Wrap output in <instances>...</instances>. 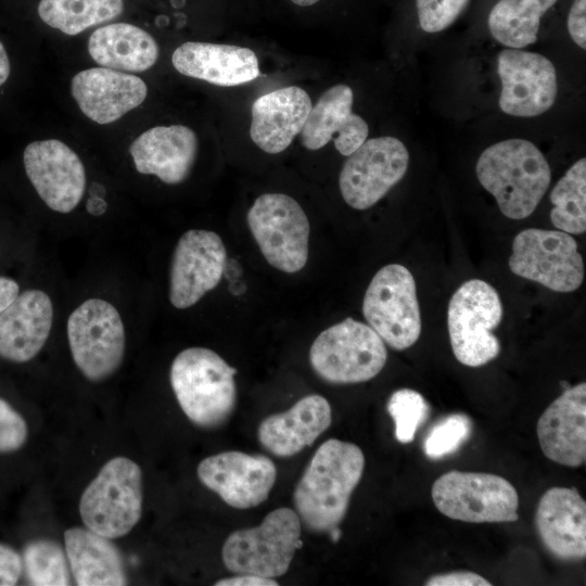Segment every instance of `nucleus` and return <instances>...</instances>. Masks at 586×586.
Masks as SVG:
<instances>
[{"mask_svg":"<svg viewBox=\"0 0 586 586\" xmlns=\"http://www.w3.org/2000/svg\"><path fill=\"white\" fill-rule=\"evenodd\" d=\"M364 469L365 456L357 445L336 438L323 442L294 488L293 502L301 523L314 533L339 526Z\"/></svg>","mask_w":586,"mask_h":586,"instance_id":"nucleus-1","label":"nucleus"},{"mask_svg":"<svg viewBox=\"0 0 586 586\" xmlns=\"http://www.w3.org/2000/svg\"><path fill=\"white\" fill-rule=\"evenodd\" d=\"M476 177L511 219L530 216L551 180L549 164L540 150L524 139H508L486 148L476 162Z\"/></svg>","mask_w":586,"mask_h":586,"instance_id":"nucleus-2","label":"nucleus"},{"mask_svg":"<svg viewBox=\"0 0 586 586\" xmlns=\"http://www.w3.org/2000/svg\"><path fill=\"white\" fill-rule=\"evenodd\" d=\"M237 369L205 347L181 351L170 367L176 399L195 425L214 429L231 417L237 404Z\"/></svg>","mask_w":586,"mask_h":586,"instance_id":"nucleus-3","label":"nucleus"},{"mask_svg":"<svg viewBox=\"0 0 586 586\" xmlns=\"http://www.w3.org/2000/svg\"><path fill=\"white\" fill-rule=\"evenodd\" d=\"M142 470L127 457L110 459L81 494L79 514L89 530L110 539L127 535L140 521Z\"/></svg>","mask_w":586,"mask_h":586,"instance_id":"nucleus-4","label":"nucleus"},{"mask_svg":"<svg viewBox=\"0 0 586 586\" xmlns=\"http://www.w3.org/2000/svg\"><path fill=\"white\" fill-rule=\"evenodd\" d=\"M302 523L295 510L270 511L257 526L232 532L221 549L226 569L235 574L276 578L286 573L301 540Z\"/></svg>","mask_w":586,"mask_h":586,"instance_id":"nucleus-5","label":"nucleus"},{"mask_svg":"<svg viewBox=\"0 0 586 586\" xmlns=\"http://www.w3.org/2000/svg\"><path fill=\"white\" fill-rule=\"evenodd\" d=\"M386 359L385 343L379 334L353 318L323 330L309 351L311 368L331 384L369 381L381 372Z\"/></svg>","mask_w":586,"mask_h":586,"instance_id":"nucleus-6","label":"nucleus"},{"mask_svg":"<svg viewBox=\"0 0 586 586\" xmlns=\"http://www.w3.org/2000/svg\"><path fill=\"white\" fill-rule=\"evenodd\" d=\"M501 318V300L489 283L472 279L460 285L447 311L449 340L457 360L468 367H481L495 359L500 343L493 330Z\"/></svg>","mask_w":586,"mask_h":586,"instance_id":"nucleus-7","label":"nucleus"},{"mask_svg":"<svg viewBox=\"0 0 586 586\" xmlns=\"http://www.w3.org/2000/svg\"><path fill=\"white\" fill-rule=\"evenodd\" d=\"M67 340L72 358L89 381L111 377L125 355V327L118 310L102 298H89L67 319Z\"/></svg>","mask_w":586,"mask_h":586,"instance_id":"nucleus-8","label":"nucleus"},{"mask_svg":"<svg viewBox=\"0 0 586 586\" xmlns=\"http://www.w3.org/2000/svg\"><path fill=\"white\" fill-rule=\"evenodd\" d=\"M437 510L449 519L470 523L514 522L519 519V495L505 477L454 470L432 486Z\"/></svg>","mask_w":586,"mask_h":586,"instance_id":"nucleus-9","label":"nucleus"},{"mask_svg":"<svg viewBox=\"0 0 586 586\" xmlns=\"http://www.w3.org/2000/svg\"><path fill=\"white\" fill-rule=\"evenodd\" d=\"M368 324L396 351L412 346L421 333L416 282L398 264L382 267L372 278L362 302Z\"/></svg>","mask_w":586,"mask_h":586,"instance_id":"nucleus-10","label":"nucleus"},{"mask_svg":"<svg viewBox=\"0 0 586 586\" xmlns=\"http://www.w3.org/2000/svg\"><path fill=\"white\" fill-rule=\"evenodd\" d=\"M247 225L272 267L294 273L306 265L310 227L293 198L282 193L259 195L247 212Z\"/></svg>","mask_w":586,"mask_h":586,"instance_id":"nucleus-11","label":"nucleus"},{"mask_svg":"<svg viewBox=\"0 0 586 586\" xmlns=\"http://www.w3.org/2000/svg\"><path fill=\"white\" fill-rule=\"evenodd\" d=\"M510 270L551 291L568 293L584 280V263L574 238L561 230L530 228L512 242Z\"/></svg>","mask_w":586,"mask_h":586,"instance_id":"nucleus-12","label":"nucleus"},{"mask_svg":"<svg viewBox=\"0 0 586 586\" xmlns=\"http://www.w3.org/2000/svg\"><path fill=\"white\" fill-rule=\"evenodd\" d=\"M408 165L409 153L399 139L383 136L366 140L342 167L341 194L351 207L367 209L402 180Z\"/></svg>","mask_w":586,"mask_h":586,"instance_id":"nucleus-13","label":"nucleus"},{"mask_svg":"<svg viewBox=\"0 0 586 586\" xmlns=\"http://www.w3.org/2000/svg\"><path fill=\"white\" fill-rule=\"evenodd\" d=\"M25 173L44 204L67 214L80 203L86 189V170L78 154L58 139L28 143L23 152Z\"/></svg>","mask_w":586,"mask_h":586,"instance_id":"nucleus-14","label":"nucleus"},{"mask_svg":"<svg viewBox=\"0 0 586 586\" xmlns=\"http://www.w3.org/2000/svg\"><path fill=\"white\" fill-rule=\"evenodd\" d=\"M501 81L500 110L515 117H534L547 112L558 91L557 72L546 56L522 49H504L497 58Z\"/></svg>","mask_w":586,"mask_h":586,"instance_id":"nucleus-15","label":"nucleus"},{"mask_svg":"<svg viewBox=\"0 0 586 586\" xmlns=\"http://www.w3.org/2000/svg\"><path fill=\"white\" fill-rule=\"evenodd\" d=\"M227 252L214 231L192 229L178 240L169 271V301L178 309L196 304L221 280Z\"/></svg>","mask_w":586,"mask_h":586,"instance_id":"nucleus-16","label":"nucleus"},{"mask_svg":"<svg viewBox=\"0 0 586 586\" xmlns=\"http://www.w3.org/2000/svg\"><path fill=\"white\" fill-rule=\"evenodd\" d=\"M196 474L200 482L228 506L244 510L268 498L277 479V468L264 455L228 450L204 458Z\"/></svg>","mask_w":586,"mask_h":586,"instance_id":"nucleus-17","label":"nucleus"},{"mask_svg":"<svg viewBox=\"0 0 586 586\" xmlns=\"http://www.w3.org/2000/svg\"><path fill=\"white\" fill-rule=\"evenodd\" d=\"M71 93L85 116L106 125L141 105L148 86L137 75L100 66L74 75Z\"/></svg>","mask_w":586,"mask_h":586,"instance_id":"nucleus-18","label":"nucleus"},{"mask_svg":"<svg viewBox=\"0 0 586 586\" xmlns=\"http://www.w3.org/2000/svg\"><path fill=\"white\" fill-rule=\"evenodd\" d=\"M353 103L349 86L337 84L327 89L311 107L300 132L304 148L316 151L333 140L335 149L344 156L356 151L367 140L369 127L353 112Z\"/></svg>","mask_w":586,"mask_h":586,"instance_id":"nucleus-19","label":"nucleus"},{"mask_svg":"<svg viewBox=\"0 0 586 586\" xmlns=\"http://www.w3.org/2000/svg\"><path fill=\"white\" fill-rule=\"evenodd\" d=\"M537 437L544 455L577 468L586 460V384L568 387L542 413Z\"/></svg>","mask_w":586,"mask_h":586,"instance_id":"nucleus-20","label":"nucleus"},{"mask_svg":"<svg viewBox=\"0 0 586 586\" xmlns=\"http://www.w3.org/2000/svg\"><path fill=\"white\" fill-rule=\"evenodd\" d=\"M198 153V137L184 125L155 126L129 145L135 168L156 176L166 184H178L189 176Z\"/></svg>","mask_w":586,"mask_h":586,"instance_id":"nucleus-21","label":"nucleus"},{"mask_svg":"<svg viewBox=\"0 0 586 586\" xmlns=\"http://www.w3.org/2000/svg\"><path fill=\"white\" fill-rule=\"evenodd\" d=\"M535 522L547 550L561 560L586 556V504L574 487L555 486L542 496Z\"/></svg>","mask_w":586,"mask_h":586,"instance_id":"nucleus-22","label":"nucleus"},{"mask_svg":"<svg viewBox=\"0 0 586 586\" xmlns=\"http://www.w3.org/2000/svg\"><path fill=\"white\" fill-rule=\"evenodd\" d=\"M53 323L50 296L37 289L25 290L0 314V357L27 362L44 346Z\"/></svg>","mask_w":586,"mask_h":586,"instance_id":"nucleus-23","label":"nucleus"},{"mask_svg":"<svg viewBox=\"0 0 586 586\" xmlns=\"http://www.w3.org/2000/svg\"><path fill=\"white\" fill-rule=\"evenodd\" d=\"M171 63L184 76L221 87L243 85L260 75L255 52L233 44L188 41L175 49Z\"/></svg>","mask_w":586,"mask_h":586,"instance_id":"nucleus-24","label":"nucleus"},{"mask_svg":"<svg viewBox=\"0 0 586 586\" xmlns=\"http://www.w3.org/2000/svg\"><path fill=\"white\" fill-rule=\"evenodd\" d=\"M311 107L309 94L297 86L260 95L251 109L252 141L266 153L283 152L300 135Z\"/></svg>","mask_w":586,"mask_h":586,"instance_id":"nucleus-25","label":"nucleus"},{"mask_svg":"<svg viewBox=\"0 0 586 586\" xmlns=\"http://www.w3.org/2000/svg\"><path fill=\"white\" fill-rule=\"evenodd\" d=\"M332 421L329 402L321 395H307L289 410L265 418L257 430L260 445L270 454L286 458L311 445Z\"/></svg>","mask_w":586,"mask_h":586,"instance_id":"nucleus-26","label":"nucleus"},{"mask_svg":"<svg viewBox=\"0 0 586 586\" xmlns=\"http://www.w3.org/2000/svg\"><path fill=\"white\" fill-rule=\"evenodd\" d=\"M64 546L69 569L77 585L122 586L127 584L122 553L110 538L86 526H73L64 532Z\"/></svg>","mask_w":586,"mask_h":586,"instance_id":"nucleus-27","label":"nucleus"},{"mask_svg":"<svg viewBox=\"0 0 586 586\" xmlns=\"http://www.w3.org/2000/svg\"><path fill=\"white\" fill-rule=\"evenodd\" d=\"M88 53L102 67L140 73L157 61L158 44L146 30L129 23H111L89 37Z\"/></svg>","mask_w":586,"mask_h":586,"instance_id":"nucleus-28","label":"nucleus"},{"mask_svg":"<svg viewBox=\"0 0 586 586\" xmlns=\"http://www.w3.org/2000/svg\"><path fill=\"white\" fill-rule=\"evenodd\" d=\"M558 0H499L488 15L492 36L511 49H522L537 40L540 17Z\"/></svg>","mask_w":586,"mask_h":586,"instance_id":"nucleus-29","label":"nucleus"},{"mask_svg":"<svg viewBox=\"0 0 586 586\" xmlns=\"http://www.w3.org/2000/svg\"><path fill=\"white\" fill-rule=\"evenodd\" d=\"M37 10L44 24L65 35L75 36L119 16L124 11V1L40 0Z\"/></svg>","mask_w":586,"mask_h":586,"instance_id":"nucleus-30","label":"nucleus"},{"mask_svg":"<svg viewBox=\"0 0 586 586\" xmlns=\"http://www.w3.org/2000/svg\"><path fill=\"white\" fill-rule=\"evenodd\" d=\"M552 225L569 234L586 230V160L576 161L556 183L551 193Z\"/></svg>","mask_w":586,"mask_h":586,"instance_id":"nucleus-31","label":"nucleus"},{"mask_svg":"<svg viewBox=\"0 0 586 586\" xmlns=\"http://www.w3.org/2000/svg\"><path fill=\"white\" fill-rule=\"evenodd\" d=\"M26 575L31 585L67 586L71 569L63 547L52 539H35L23 553Z\"/></svg>","mask_w":586,"mask_h":586,"instance_id":"nucleus-32","label":"nucleus"},{"mask_svg":"<svg viewBox=\"0 0 586 586\" xmlns=\"http://www.w3.org/2000/svg\"><path fill=\"white\" fill-rule=\"evenodd\" d=\"M429 405L424 397L411 388L395 391L387 402V411L395 423V437L402 444L411 443L416 432L426 420Z\"/></svg>","mask_w":586,"mask_h":586,"instance_id":"nucleus-33","label":"nucleus"},{"mask_svg":"<svg viewBox=\"0 0 586 586\" xmlns=\"http://www.w3.org/2000/svg\"><path fill=\"white\" fill-rule=\"evenodd\" d=\"M472 423L463 413H453L440 420L424 440V454L440 459L456 453L470 437Z\"/></svg>","mask_w":586,"mask_h":586,"instance_id":"nucleus-34","label":"nucleus"},{"mask_svg":"<svg viewBox=\"0 0 586 586\" xmlns=\"http://www.w3.org/2000/svg\"><path fill=\"white\" fill-rule=\"evenodd\" d=\"M470 0H416L420 27L438 33L449 27L467 8Z\"/></svg>","mask_w":586,"mask_h":586,"instance_id":"nucleus-35","label":"nucleus"},{"mask_svg":"<svg viewBox=\"0 0 586 586\" xmlns=\"http://www.w3.org/2000/svg\"><path fill=\"white\" fill-rule=\"evenodd\" d=\"M27 436L28 428L23 416L0 398V453L20 449Z\"/></svg>","mask_w":586,"mask_h":586,"instance_id":"nucleus-36","label":"nucleus"},{"mask_svg":"<svg viewBox=\"0 0 586 586\" xmlns=\"http://www.w3.org/2000/svg\"><path fill=\"white\" fill-rule=\"evenodd\" d=\"M22 571L23 561L18 552L0 543V586L16 585Z\"/></svg>","mask_w":586,"mask_h":586,"instance_id":"nucleus-37","label":"nucleus"},{"mask_svg":"<svg viewBox=\"0 0 586 586\" xmlns=\"http://www.w3.org/2000/svg\"><path fill=\"white\" fill-rule=\"evenodd\" d=\"M426 586H491L492 584L477 573L458 571L431 576Z\"/></svg>","mask_w":586,"mask_h":586,"instance_id":"nucleus-38","label":"nucleus"},{"mask_svg":"<svg viewBox=\"0 0 586 586\" xmlns=\"http://www.w3.org/2000/svg\"><path fill=\"white\" fill-rule=\"evenodd\" d=\"M568 30L572 40L586 49V0H574L568 16Z\"/></svg>","mask_w":586,"mask_h":586,"instance_id":"nucleus-39","label":"nucleus"},{"mask_svg":"<svg viewBox=\"0 0 586 586\" xmlns=\"http://www.w3.org/2000/svg\"><path fill=\"white\" fill-rule=\"evenodd\" d=\"M216 586H278L275 578L263 577L253 574H238L217 581Z\"/></svg>","mask_w":586,"mask_h":586,"instance_id":"nucleus-40","label":"nucleus"},{"mask_svg":"<svg viewBox=\"0 0 586 586\" xmlns=\"http://www.w3.org/2000/svg\"><path fill=\"white\" fill-rule=\"evenodd\" d=\"M20 286L11 278L0 277V314L17 296Z\"/></svg>","mask_w":586,"mask_h":586,"instance_id":"nucleus-41","label":"nucleus"},{"mask_svg":"<svg viewBox=\"0 0 586 586\" xmlns=\"http://www.w3.org/2000/svg\"><path fill=\"white\" fill-rule=\"evenodd\" d=\"M11 73V63L5 47L0 40V87L3 86Z\"/></svg>","mask_w":586,"mask_h":586,"instance_id":"nucleus-42","label":"nucleus"},{"mask_svg":"<svg viewBox=\"0 0 586 586\" xmlns=\"http://www.w3.org/2000/svg\"><path fill=\"white\" fill-rule=\"evenodd\" d=\"M328 533L330 534L331 540L333 543H337L342 535V531L339 528V526L331 528Z\"/></svg>","mask_w":586,"mask_h":586,"instance_id":"nucleus-43","label":"nucleus"},{"mask_svg":"<svg viewBox=\"0 0 586 586\" xmlns=\"http://www.w3.org/2000/svg\"><path fill=\"white\" fill-rule=\"evenodd\" d=\"M293 4H296L298 7H310L319 2L320 0H289Z\"/></svg>","mask_w":586,"mask_h":586,"instance_id":"nucleus-44","label":"nucleus"}]
</instances>
